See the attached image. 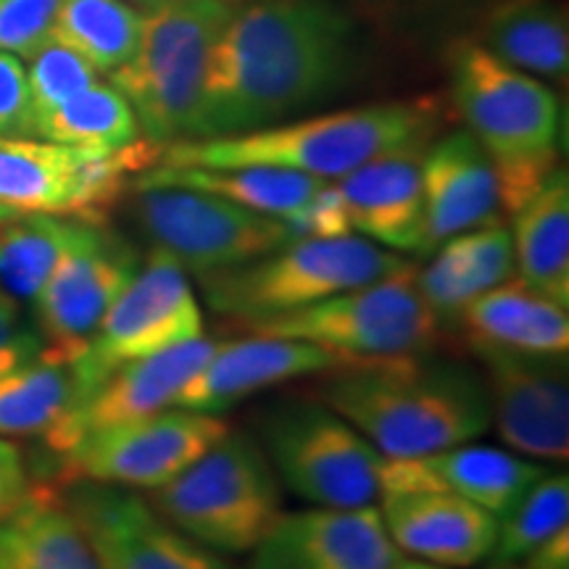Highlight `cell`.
Listing matches in <instances>:
<instances>
[{"label":"cell","instance_id":"obj_30","mask_svg":"<svg viewBox=\"0 0 569 569\" xmlns=\"http://www.w3.org/2000/svg\"><path fill=\"white\" fill-rule=\"evenodd\" d=\"M84 222L53 213H17L0 224V288L6 296L34 301L69 246L84 232Z\"/></svg>","mask_w":569,"mask_h":569},{"label":"cell","instance_id":"obj_16","mask_svg":"<svg viewBox=\"0 0 569 569\" xmlns=\"http://www.w3.org/2000/svg\"><path fill=\"white\" fill-rule=\"evenodd\" d=\"M217 346V340L201 336L190 343L117 367L84 401L69 409L46 436H40L42 446L59 459L84 438L134 425L174 407L177 396L209 361Z\"/></svg>","mask_w":569,"mask_h":569},{"label":"cell","instance_id":"obj_10","mask_svg":"<svg viewBox=\"0 0 569 569\" xmlns=\"http://www.w3.org/2000/svg\"><path fill=\"white\" fill-rule=\"evenodd\" d=\"M451 90L461 119L493 163L559 156L557 96L536 77L498 61L480 42L453 46Z\"/></svg>","mask_w":569,"mask_h":569},{"label":"cell","instance_id":"obj_27","mask_svg":"<svg viewBox=\"0 0 569 569\" xmlns=\"http://www.w3.org/2000/svg\"><path fill=\"white\" fill-rule=\"evenodd\" d=\"M515 217L511 243L519 280L553 303L569 306V177L561 167Z\"/></svg>","mask_w":569,"mask_h":569},{"label":"cell","instance_id":"obj_44","mask_svg":"<svg viewBox=\"0 0 569 569\" xmlns=\"http://www.w3.org/2000/svg\"><path fill=\"white\" fill-rule=\"evenodd\" d=\"M486 569H528V567L519 565V561H493V565Z\"/></svg>","mask_w":569,"mask_h":569},{"label":"cell","instance_id":"obj_6","mask_svg":"<svg viewBox=\"0 0 569 569\" xmlns=\"http://www.w3.org/2000/svg\"><path fill=\"white\" fill-rule=\"evenodd\" d=\"M153 509L203 549L246 553L280 511V480L248 436L227 432L201 459L153 490Z\"/></svg>","mask_w":569,"mask_h":569},{"label":"cell","instance_id":"obj_12","mask_svg":"<svg viewBox=\"0 0 569 569\" xmlns=\"http://www.w3.org/2000/svg\"><path fill=\"white\" fill-rule=\"evenodd\" d=\"M201 336L203 317L188 272L167 251L151 248L84 348V365L101 386L127 361L169 351Z\"/></svg>","mask_w":569,"mask_h":569},{"label":"cell","instance_id":"obj_11","mask_svg":"<svg viewBox=\"0 0 569 569\" xmlns=\"http://www.w3.org/2000/svg\"><path fill=\"white\" fill-rule=\"evenodd\" d=\"M230 427L217 415L172 409L113 427L59 457V480H92L122 488L159 490L201 459Z\"/></svg>","mask_w":569,"mask_h":569},{"label":"cell","instance_id":"obj_8","mask_svg":"<svg viewBox=\"0 0 569 569\" xmlns=\"http://www.w3.org/2000/svg\"><path fill=\"white\" fill-rule=\"evenodd\" d=\"M269 465L296 496L327 509L372 507L382 453L356 427L315 403H284L264 422Z\"/></svg>","mask_w":569,"mask_h":569},{"label":"cell","instance_id":"obj_36","mask_svg":"<svg viewBox=\"0 0 569 569\" xmlns=\"http://www.w3.org/2000/svg\"><path fill=\"white\" fill-rule=\"evenodd\" d=\"M61 0H0V51L30 56L51 38Z\"/></svg>","mask_w":569,"mask_h":569},{"label":"cell","instance_id":"obj_39","mask_svg":"<svg viewBox=\"0 0 569 569\" xmlns=\"http://www.w3.org/2000/svg\"><path fill=\"white\" fill-rule=\"evenodd\" d=\"M40 351V336L21 322L17 301L0 293V375L27 365Z\"/></svg>","mask_w":569,"mask_h":569},{"label":"cell","instance_id":"obj_42","mask_svg":"<svg viewBox=\"0 0 569 569\" xmlns=\"http://www.w3.org/2000/svg\"><path fill=\"white\" fill-rule=\"evenodd\" d=\"M390 569H443V567L430 565V561H403V559H398Z\"/></svg>","mask_w":569,"mask_h":569},{"label":"cell","instance_id":"obj_23","mask_svg":"<svg viewBox=\"0 0 569 569\" xmlns=\"http://www.w3.org/2000/svg\"><path fill=\"white\" fill-rule=\"evenodd\" d=\"M0 569H101L59 486L27 488L0 519Z\"/></svg>","mask_w":569,"mask_h":569},{"label":"cell","instance_id":"obj_37","mask_svg":"<svg viewBox=\"0 0 569 569\" xmlns=\"http://www.w3.org/2000/svg\"><path fill=\"white\" fill-rule=\"evenodd\" d=\"M0 138H34L27 69L19 56L0 51Z\"/></svg>","mask_w":569,"mask_h":569},{"label":"cell","instance_id":"obj_32","mask_svg":"<svg viewBox=\"0 0 569 569\" xmlns=\"http://www.w3.org/2000/svg\"><path fill=\"white\" fill-rule=\"evenodd\" d=\"M77 151V148H74ZM163 146L140 138L117 151H77L74 182L63 217L77 222L103 227L119 198L132 190L134 180L161 161Z\"/></svg>","mask_w":569,"mask_h":569},{"label":"cell","instance_id":"obj_25","mask_svg":"<svg viewBox=\"0 0 569 569\" xmlns=\"http://www.w3.org/2000/svg\"><path fill=\"white\" fill-rule=\"evenodd\" d=\"M96 388L84 351L42 346L32 361L0 375V436H46Z\"/></svg>","mask_w":569,"mask_h":569},{"label":"cell","instance_id":"obj_28","mask_svg":"<svg viewBox=\"0 0 569 569\" xmlns=\"http://www.w3.org/2000/svg\"><path fill=\"white\" fill-rule=\"evenodd\" d=\"M480 38V46L511 69L567 80V17L553 0H496L482 17Z\"/></svg>","mask_w":569,"mask_h":569},{"label":"cell","instance_id":"obj_34","mask_svg":"<svg viewBox=\"0 0 569 569\" xmlns=\"http://www.w3.org/2000/svg\"><path fill=\"white\" fill-rule=\"evenodd\" d=\"M569 519V478L543 475L532 482L507 517L498 519V536L493 546L496 561H522L553 532L567 528Z\"/></svg>","mask_w":569,"mask_h":569},{"label":"cell","instance_id":"obj_33","mask_svg":"<svg viewBox=\"0 0 569 569\" xmlns=\"http://www.w3.org/2000/svg\"><path fill=\"white\" fill-rule=\"evenodd\" d=\"M34 134L77 151H117L140 138V127L122 92L96 82L40 119Z\"/></svg>","mask_w":569,"mask_h":569},{"label":"cell","instance_id":"obj_5","mask_svg":"<svg viewBox=\"0 0 569 569\" xmlns=\"http://www.w3.org/2000/svg\"><path fill=\"white\" fill-rule=\"evenodd\" d=\"M403 267L409 264L401 256L361 234L298 238L251 264L203 277L201 288L217 315L253 325L377 282Z\"/></svg>","mask_w":569,"mask_h":569},{"label":"cell","instance_id":"obj_20","mask_svg":"<svg viewBox=\"0 0 569 569\" xmlns=\"http://www.w3.org/2000/svg\"><path fill=\"white\" fill-rule=\"evenodd\" d=\"M338 353L293 338L259 336L217 346L209 361L190 377L174 407L203 415L232 409L243 398L293 377L317 375L340 365Z\"/></svg>","mask_w":569,"mask_h":569},{"label":"cell","instance_id":"obj_17","mask_svg":"<svg viewBox=\"0 0 569 569\" xmlns=\"http://www.w3.org/2000/svg\"><path fill=\"white\" fill-rule=\"evenodd\" d=\"M398 559L375 507H319L277 517L253 546L251 569H390Z\"/></svg>","mask_w":569,"mask_h":569},{"label":"cell","instance_id":"obj_13","mask_svg":"<svg viewBox=\"0 0 569 569\" xmlns=\"http://www.w3.org/2000/svg\"><path fill=\"white\" fill-rule=\"evenodd\" d=\"M101 569H230L209 549L169 525L132 488L109 482H59Z\"/></svg>","mask_w":569,"mask_h":569},{"label":"cell","instance_id":"obj_46","mask_svg":"<svg viewBox=\"0 0 569 569\" xmlns=\"http://www.w3.org/2000/svg\"><path fill=\"white\" fill-rule=\"evenodd\" d=\"M227 3H256V0H227Z\"/></svg>","mask_w":569,"mask_h":569},{"label":"cell","instance_id":"obj_31","mask_svg":"<svg viewBox=\"0 0 569 569\" xmlns=\"http://www.w3.org/2000/svg\"><path fill=\"white\" fill-rule=\"evenodd\" d=\"M142 21L146 11H138L127 0H61L51 38L103 74H113L138 51Z\"/></svg>","mask_w":569,"mask_h":569},{"label":"cell","instance_id":"obj_1","mask_svg":"<svg viewBox=\"0 0 569 569\" xmlns=\"http://www.w3.org/2000/svg\"><path fill=\"white\" fill-rule=\"evenodd\" d=\"M348 19L325 0H256L213 42L198 138L261 130L338 90Z\"/></svg>","mask_w":569,"mask_h":569},{"label":"cell","instance_id":"obj_29","mask_svg":"<svg viewBox=\"0 0 569 569\" xmlns=\"http://www.w3.org/2000/svg\"><path fill=\"white\" fill-rule=\"evenodd\" d=\"M74 148L51 140L0 138V203L21 213L67 211Z\"/></svg>","mask_w":569,"mask_h":569},{"label":"cell","instance_id":"obj_19","mask_svg":"<svg viewBox=\"0 0 569 569\" xmlns=\"http://www.w3.org/2000/svg\"><path fill=\"white\" fill-rule=\"evenodd\" d=\"M425 148L427 142L393 148L332 180L353 232L393 251L425 253Z\"/></svg>","mask_w":569,"mask_h":569},{"label":"cell","instance_id":"obj_45","mask_svg":"<svg viewBox=\"0 0 569 569\" xmlns=\"http://www.w3.org/2000/svg\"><path fill=\"white\" fill-rule=\"evenodd\" d=\"M17 213H21V211H13V209H9V206L0 203V224L9 222V219H11V217H17Z\"/></svg>","mask_w":569,"mask_h":569},{"label":"cell","instance_id":"obj_21","mask_svg":"<svg viewBox=\"0 0 569 569\" xmlns=\"http://www.w3.org/2000/svg\"><path fill=\"white\" fill-rule=\"evenodd\" d=\"M425 253L448 238L493 224L501 211L493 159L472 132H451L422 156Z\"/></svg>","mask_w":569,"mask_h":569},{"label":"cell","instance_id":"obj_3","mask_svg":"<svg viewBox=\"0 0 569 569\" xmlns=\"http://www.w3.org/2000/svg\"><path fill=\"white\" fill-rule=\"evenodd\" d=\"M438 113L430 103H377L240 134L177 140L156 167H274L332 182L393 148L427 142Z\"/></svg>","mask_w":569,"mask_h":569},{"label":"cell","instance_id":"obj_14","mask_svg":"<svg viewBox=\"0 0 569 569\" xmlns=\"http://www.w3.org/2000/svg\"><path fill=\"white\" fill-rule=\"evenodd\" d=\"M488 375L490 417L503 443L528 457H569V367L567 353H525L472 346Z\"/></svg>","mask_w":569,"mask_h":569},{"label":"cell","instance_id":"obj_18","mask_svg":"<svg viewBox=\"0 0 569 569\" xmlns=\"http://www.w3.org/2000/svg\"><path fill=\"white\" fill-rule=\"evenodd\" d=\"M543 475V467L517 453L461 443L419 457H382L380 496L446 493L501 519Z\"/></svg>","mask_w":569,"mask_h":569},{"label":"cell","instance_id":"obj_15","mask_svg":"<svg viewBox=\"0 0 569 569\" xmlns=\"http://www.w3.org/2000/svg\"><path fill=\"white\" fill-rule=\"evenodd\" d=\"M138 267L140 259L134 248L113 238L103 227H84L80 240L63 251L51 277L34 296L46 348L82 353Z\"/></svg>","mask_w":569,"mask_h":569},{"label":"cell","instance_id":"obj_2","mask_svg":"<svg viewBox=\"0 0 569 569\" xmlns=\"http://www.w3.org/2000/svg\"><path fill=\"white\" fill-rule=\"evenodd\" d=\"M325 401L382 457H419L469 443L490 425L488 390L457 361L375 359L332 377Z\"/></svg>","mask_w":569,"mask_h":569},{"label":"cell","instance_id":"obj_4","mask_svg":"<svg viewBox=\"0 0 569 569\" xmlns=\"http://www.w3.org/2000/svg\"><path fill=\"white\" fill-rule=\"evenodd\" d=\"M232 13L227 0H169L146 11L138 51L109 74L142 138L161 146L198 138L206 67Z\"/></svg>","mask_w":569,"mask_h":569},{"label":"cell","instance_id":"obj_40","mask_svg":"<svg viewBox=\"0 0 569 569\" xmlns=\"http://www.w3.org/2000/svg\"><path fill=\"white\" fill-rule=\"evenodd\" d=\"M30 488V469L21 451L9 440L0 438V519L21 501Z\"/></svg>","mask_w":569,"mask_h":569},{"label":"cell","instance_id":"obj_43","mask_svg":"<svg viewBox=\"0 0 569 569\" xmlns=\"http://www.w3.org/2000/svg\"><path fill=\"white\" fill-rule=\"evenodd\" d=\"M130 3H134V6H140L142 11H153V9H159V6H163V3H169V0H130Z\"/></svg>","mask_w":569,"mask_h":569},{"label":"cell","instance_id":"obj_38","mask_svg":"<svg viewBox=\"0 0 569 569\" xmlns=\"http://www.w3.org/2000/svg\"><path fill=\"white\" fill-rule=\"evenodd\" d=\"M288 230L298 238H343V234H353L351 222L340 198L336 182H325L322 190L303 206L296 217L284 219Z\"/></svg>","mask_w":569,"mask_h":569},{"label":"cell","instance_id":"obj_24","mask_svg":"<svg viewBox=\"0 0 569 569\" xmlns=\"http://www.w3.org/2000/svg\"><path fill=\"white\" fill-rule=\"evenodd\" d=\"M469 346H496L525 353H567L569 317L565 306L540 296L517 277L496 284L461 311Z\"/></svg>","mask_w":569,"mask_h":569},{"label":"cell","instance_id":"obj_9","mask_svg":"<svg viewBox=\"0 0 569 569\" xmlns=\"http://www.w3.org/2000/svg\"><path fill=\"white\" fill-rule=\"evenodd\" d=\"M134 222L153 248L203 277L251 264L293 240L288 222L190 188H138Z\"/></svg>","mask_w":569,"mask_h":569},{"label":"cell","instance_id":"obj_41","mask_svg":"<svg viewBox=\"0 0 569 569\" xmlns=\"http://www.w3.org/2000/svg\"><path fill=\"white\" fill-rule=\"evenodd\" d=\"M528 569H569V530L561 528L538 543L528 557H525Z\"/></svg>","mask_w":569,"mask_h":569},{"label":"cell","instance_id":"obj_35","mask_svg":"<svg viewBox=\"0 0 569 569\" xmlns=\"http://www.w3.org/2000/svg\"><path fill=\"white\" fill-rule=\"evenodd\" d=\"M98 71L88 59L71 51L63 42L48 38L30 56V69H27V84H30L32 113H34V132L38 122L48 113L59 109L82 90L92 88L98 82Z\"/></svg>","mask_w":569,"mask_h":569},{"label":"cell","instance_id":"obj_22","mask_svg":"<svg viewBox=\"0 0 569 569\" xmlns=\"http://www.w3.org/2000/svg\"><path fill=\"white\" fill-rule=\"evenodd\" d=\"M380 517L398 551L438 567H475L493 553L498 519L446 493H386Z\"/></svg>","mask_w":569,"mask_h":569},{"label":"cell","instance_id":"obj_26","mask_svg":"<svg viewBox=\"0 0 569 569\" xmlns=\"http://www.w3.org/2000/svg\"><path fill=\"white\" fill-rule=\"evenodd\" d=\"M325 180L274 167H153L134 180L138 188H190L227 198L274 219H290L322 190Z\"/></svg>","mask_w":569,"mask_h":569},{"label":"cell","instance_id":"obj_7","mask_svg":"<svg viewBox=\"0 0 569 569\" xmlns=\"http://www.w3.org/2000/svg\"><path fill=\"white\" fill-rule=\"evenodd\" d=\"M438 319L417 288V272H401L343 290L315 306L248 325L259 336L315 343L340 359H398L425 353L438 336Z\"/></svg>","mask_w":569,"mask_h":569}]
</instances>
